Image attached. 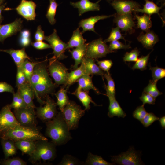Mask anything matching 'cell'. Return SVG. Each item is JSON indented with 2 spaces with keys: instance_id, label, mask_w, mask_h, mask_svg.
<instances>
[{
  "instance_id": "7bdbcfd3",
  "label": "cell",
  "mask_w": 165,
  "mask_h": 165,
  "mask_svg": "<svg viewBox=\"0 0 165 165\" xmlns=\"http://www.w3.org/2000/svg\"><path fill=\"white\" fill-rule=\"evenodd\" d=\"M123 39L126 41L124 38L121 34L120 29L117 27L112 28L109 36L104 41L105 43L113 40H117L119 39Z\"/></svg>"
},
{
  "instance_id": "60d3db41",
  "label": "cell",
  "mask_w": 165,
  "mask_h": 165,
  "mask_svg": "<svg viewBox=\"0 0 165 165\" xmlns=\"http://www.w3.org/2000/svg\"><path fill=\"white\" fill-rule=\"evenodd\" d=\"M150 53L146 56H142L138 59L132 67V69L133 70L135 69H139L141 71L146 70L147 68V66Z\"/></svg>"
},
{
  "instance_id": "ab89813d",
  "label": "cell",
  "mask_w": 165,
  "mask_h": 165,
  "mask_svg": "<svg viewBox=\"0 0 165 165\" xmlns=\"http://www.w3.org/2000/svg\"><path fill=\"white\" fill-rule=\"evenodd\" d=\"M104 77L107 81V86L105 85V88L106 92L115 96V86L113 79L109 72L105 73Z\"/></svg>"
},
{
  "instance_id": "f5cc1de1",
  "label": "cell",
  "mask_w": 165,
  "mask_h": 165,
  "mask_svg": "<svg viewBox=\"0 0 165 165\" xmlns=\"http://www.w3.org/2000/svg\"><path fill=\"white\" fill-rule=\"evenodd\" d=\"M7 92L13 94L15 93L14 89L11 85L5 82H0V93Z\"/></svg>"
},
{
  "instance_id": "bcb514c9",
  "label": "cell",
  "mask_w": 165,
  "mask_h": 165,
  "mask_svg": "<svg viewBox=\"0 0 165 165\" xmlns=\"http://www.w3.org/2000/svg\"><path fill=\"white\" fill-rule=\"evenodd\" d=\"M159 119V118L153 113H147L141 122L145 127H148Z\"/></svg>"
},
{
  "instance_id": "b9f144b4",
  "label": "cell",
  "mask_w": 165,
  "mask_h": 165,
  "mask_svg": "<svg viewBox=\"0 0 165 165\" xmlns=\"http://www.w3.org/2000/svg\"><path fill=\"white\" fill-rule=\"evenodd\" d=\"M150 66V69L152 72V80L157 82L160 79L165 77V69L159 67Z\"/></svg>"
},
{
  "instance_id": "7c38bea8",
  "label": "cell",
  "mask_w": 165,
  "mask_h": 165,
  "mask_svg": "<svg viewBox=\"0 0 165 165\" xmlns=\"http://www.w3.org/2000/svg\"><path fill=\"white\" fill-rule=\"evenodd\" d=\"M9 104L3 107L0 112V132L20 125L11 112Z\"/></svg>"
},
{
  "instance_id": "ac0fdd59",
  "label": "cell",
  "mask_w": 165,
  "mask_h": 165,
  "mask_svg": "<svg viewBox=\"0 0 165 165\" xmlns=\"http://www.w3.org/2000/svg\"><path fill=\"white\" fill-rule=\"evenodd\" d=\"M70 5L78 9L79 16L84 13L90 11H98L100 10L98 3H93L89 0H80L75 2H70Z\"/></svg>"
},
{
  "instance_id": "d590c367",
  "label": "cell",
  "mask_w": 165,
  "mask_h": 165,
  "mask_svg": "<svg viewBox=\"0 0 165 165\" xmlns=\"http://www.w3.org/2000/svg\"><path fill=\"white\" fill-rule=\"evenodd\" d=\"M49 1L50 5L46 16L49 23L53 25L54 24L56 21L55 17L58 4L56 0H49Z\"/></svg>"
},
{
  "instance_id": "6da1fadb",
  "label": "cell",
  "mask_w": 165,
  "mask_h": 165,
  "mask_svg": "<svg viewBox=\"0 0 165 165\" xmlns=\"http://www.w3.org/2000/svg\"><path fill=\"white\" fill-rule=\"evenodd\" d=\"M46 61L39 62L35 65L30 83L38 101L42 105L45 102L41 98L49 94H53L56 87L50 77Z\"/></svg>"
},
{
  "instance_id": "9f6ffc18",
  "label": "cell",
  "mask_w": 165,
  "mask_h": 165,
  "mask_svg": "<svg viewBox=\"0 0 165 165\" xmlns=\"http://www.w3.org/2000/svg\"><path fill=\"white\" fill-rule=\"evenodd\" d=\"M19 43L23 47L28 46L31 44L30 38H27L20 36L19 39Z\"/></svg>"
},
{
  "instance_id": "e0dca14e",
  "label": "cell",
  "mask_w": 165,
  "mask_h": 165,
  "mask_svg": "<svg viewBox=\"0 0 165 165\" xmlns=\"http://www.w3.org/2000/svg\"><path fill=\"white\" fill-rule=\"evenodd\" d=\"M17 91L24 100L28 107L35 108L33 99L35 95V93L30 84L26 82L19 86Z\"/></svg>"
},
{
  "instance_id": "7a4b0ae2",
  "label": "cell",
  "mask_w": 165,
  "mask_h": 165,
  "mask_svg": "<svg viewBox=\"0 0 165 165\" xmlns=\"http://www.w3.org/2000/svg\"><path fill=\"white\" fill-rule=\"evenodd\" d=\"M46 135L56 146L65 144L72 138L61 111L53 119L46 122Z\"/></svg>"
},
{
  "instance_id": "be15d7a7",
  "label": "cell",
  "mask_w": 165,
  "mask_h": 165,
  "mask_svg": "<svg viewBox=\"0 0 165 165\" xmlns=\"http://www.w3.org/2000/svg\"><path fill=\"white\" fill-rule=\"evenodd\" d=\"M101 0H98L97 2V3H98L100 1H101ZM107 1L108 2H110L111 1H112L113 0H107Z\"/></svg>"
},
{
  "instance_id": "11a10c76",
  "label": "cell",
  "mask_w": 165,
  "mask_h": 165,
  "mask_svg": "<svg viewBox=\"0 0 165 165\" xmlns=\"http://www.w3.org/2000/svg\"><path fill=\"white\" fill-rule=\"evenodd\" d=\"M45 36L44 32L42 30L41 26H38L34 35L35 40L36 41H42L44 39Z\"/></svg>"
},
{
  "instance_id": "816d5d0a",
  "label": "cell",
  "mask_w": 165,
  "mask_h": 165,
  "mask_svg": "<svg viewBox=\"0 0 165 165\" xmlns=\"http://www.w3.org/2000/svg\"><path fill=\"white\" fill-rule=\"evenodd\" d=\"M140 99L143 102V105L145 104L154 105L155 104L156 99L148 94L143 91Z\"/></svg>"
},
{
  "instance_id": "2e32d148",
  "label": "cell",
  "mask_w": 165,
  "mask_h": 165,
  "mask_svg": "<svg viewBox=\"0 0 165 165\" xmlns=\"http://www.w3.org/2000/svg\"><path fill=\"white\" fill-rule=\"evenodd\" d=\"M114 22L123 31L132 32L135 26L131 14L114 15Z\"/></svg>"
},
{
  "instance_id": "1f68e13d",
  "label": "cell",
  "mask_w": 165,
  "mask_h": 165,
  "mask_svg": "<svg viewBox=\"0 0 165 165\" xmlns=\"http://www.w3.org/2000/svg\"><path fill=\"white\" fill-rule=\"evenodd\" d=\"M135 17L137 20V27L142 30L147 32L150 31L152 26L150 16L144 14L141 16L135 14Z\"/></svg>"
},
{
  "instance_id": "f907efd6",
  "label": "cell",
  "mask_w": 165,
  "mask_h": 165,
  "mask_svg": "<svg viewBox=\"0 0 165 165\" xmlns=\"http://www.w3.org/2000/svg\"><path fill=\"white\" fill-rule=\"evenodd\" d=\"M97 63L99 67L106 72H109V71L113 65V62L110 60H106L99 61L96 59Z\"/></svg>"
},
{
  "instance_id": "f35d334b",
  "label": "cell",
  "mask_w": 165,
  "mask_h": 165,
  "mask_svg": "<svg viewBox=\"0 0 165 165\" xmlns=\"http://www.w3.org/2000/svg\"><path fill=\"white\" fill-rule=\"evenodd\" d=\"M58 165H85V163L80 161L76 157L69 154L65 155Z\"/></svg>"
},
{
  "instance_id": "30bf717a",
  "label": "cell",
  "mask_w": 165,
  "mask_h": 165,
  "mask_svg": "<svg viewBox=\"0 0 165 165\" xmlns=\"http://www.w3.org/2000/svg\"><path fill=\"white\" fill-rule=\"evenodd\" d=\"M34 108L26 107L14 109V115L20 125L24 127H36V113Z\"/></svg>"
},
{
  "instance_id": "ffe728a7",
  "label": "cell",
  "mask_w": 165,
  "mask_h": 165,
  "mask_svg": "<svg viewBox=\"0 0 165 165\" xmlns=\"http://www.w3.org/2000/svg\"><path fill=\"white\" fill-rule=\"evenodd\" d=\"M106 95L108 98L109 105L108 107V115L110 118L117 116L119 118H124L126 114L123 110L116 101L115 96L106 92Z\"/></svg>"
},
{
  "instance_id": "603a6c76",
  "label": "cell",
  "mask_w": 165,
  "mask_h": 165,
  "mask_svg": "<svg viewBox=\"0 0 165 165\" xmlns=\"http://www.w3.org/2000/svg\"><path fill=\"white\" fill-rule=\"evenodd\" d=\"M82 62L84 64L86 75H99L104 77L105 72L96 64L94 59L84 56Z\"/></svg>"
},
{
  "instance_id": "484cf974",
  "label": "cell",
  "mask_w": 165,
  "mask_h": 165,
  "mask_svg": "<svg viewBox=\"0 0 165 165\" xmlns=\"http://www.w3.org/2000/svg\"><path fill=\"white\" fill-rule=\"evenodd\" d=\"M85 75H86L85 67L83 63L82 62L79 67L68 73L66 83L64 86L68 90L71 85L77 82L80 77Z\"/></svg>"
},
{
  "instance_id": "4316f807",
  "label": "cell",
  "mask_w": 165,
  "mask_h": 165,
  "mask_svg": "<svg viewBox=\"0 0 165 165\" xmlns=\"http://www.w3.org/2000/svg\"><path fill=\"white\" fill-rule=\"evenodd\" d=\"M36 141L27 140H18L15 142L17 149L20 150L23 154L31 155L35 151Z\"/></svg>"
},
{
  "instance_id": "277c9868",
  "label": "cell",
  "mask_w": 165,
  "mask_h": 165,
  "mask_svg": "<svg viewBox=\"0 0 165 165\" xmlns=\"http://www.w3.org/2000/svg\"><path fill=\"white\" fill-rule=\"evenodd\" d=\"M35 148L30 155L29 160L33 164L42 160L51 161L56 156V145L48 140H40L35 141Z\"/></svg>"
},
{
  "instance_id": "5b68a950",
  "label": "cell",
  "mask_w": 165,
  "mask_h": 165,
  "mask_svg": "<svg viewBox=\"0 0 165 165\" xmlns=\"http://www.w3.org/2000/svg\"><path fill=\"white\" fill-rule=\"evenodd\" d=\"M63 118L69 130L77 129L81 118L85 114V110L74 101L69 100L62 111Z\"/></svg>"
},
{
  "instance_id": "f6af8a7d",
  "label": "cell",
  "mask_w": 165,
  "mask_h": 165,
  "mask_svg": "<svg viewBox=\"0 0 165 165\" xmlns=\"http://www.w3.org/2000/svg\"><path fill=\"white\" fill-rule=\"evenodd\" d=\"M3 165H26L27 163L19 157L5 159L0 161Z\"/></svg>"
},
{
  "instance_id": "e575fe53",
  "label": "cell",
  "mask_w": 165,
  "mask_h": 165,
  "mask_svg": "<svg viewBox=\"0 0 165 165\" xmlns=\"http://www.w3.org/2000/svg\"><path fill=\"white\" fill-rule=\"evenodd\" d=\"M26 60L21 66V68L26 76L27 82L30 84L34 68L39 62H32Z\"/></svg>"
},
{
  "instance_id": "4dcf8cb0",
  "label": "cell",
  "mask_w": 165,
  "mask_h": 165,
  "mask_svg": "<svg viewBox=\"0 0 165 165\" xmlns=\"http://www.w3.org/2000/svg\"><path fill=\"white\" fill-rule=\"evenodd\" d=\"M67 90L63 86L57 92L53 94L57 98L56 104L58 106L61 111H62L69 100L67 95Z\"/></svg>"
},
{
  "instance_id": "9a60e30c",
  "label": "cell",
  "mask_w": 165,
  "mask_h": 165,
  "mask_svg": "<svg viewBox=\"0 0 165 165\" xmlns=\"http://www.w3.org/2000/svg\"><path fill=\"white\" fill-rule=\"evenodd\" d=\"M23 22V20L19 18H16L14 21L9 24H0V42L3 43L7 37L21 31Z\"/></svg>"
},
{
  "instance_id": "f1b7e54d",
  "label": "cell",
  "mask_w": 165,
  "mask_h": 165,
  "mask_svg": "<svg viewBox=\"0 0 165 165\" xmlns=\"http://www.w3.org/2000/svg\"><path fill=\"white\" fill-rule=\"evenodd\" d=\"M82 33L80 31L79 28L73 32L72 35L68 42L67 49L79 46L85 43L86 40L84 39Z\"/></svg>"
},
{
  "instance_id": "6125c7cd",
  "label": "cell",
  "mask_w": 165,
  "mask_h": 165,
  "mask_svg": "<svg viewBox=\"0 0 165 165\" xmlns=\"http://www.w3.org/2000/svg\"><path fill=\"white\" fill-rule=\"evenodd\" d=\"M4 0H0V4L2 5L4 2Z\"/></svg>"
},
{
  "instance_id": "d6986e66",
  "label": "cell",
  "mask_w": 165,
  "mask_h": 165,
  "mask_svg": "<svg viewBox=\"0 0 165 165\" xmlns=\"http://www.w3.org/2000/svg\"><path fill=\"white\" fill-rule=\"evenodd\" d=\"M0 51L9 54L13 60L17 67L21 66L26 60H31L26 53L24 47L18 50L13 49L5 50L0 49Z\"/></svg>"
},
{
  "instance_id": "681fc988",
  "label": "cell",
  "mask_w": 165,
  "mask_h": 165,
  "mask_svg": "<svg viewBox=\"0 0 165 165\" xmlns=\"http://www.w3.org/2000/svg\"><path fill=\"white\" fill-rule=\"evenodd\" d=\"M147 113L144 105H142L136 108L133 112V115L134 118L141 122Z\"/></svg>"
},
{
  "instance_id": "5bb4252c",
  "label": "cell",
  "mask_w": 165,
  "mask_h": 165,
  "mask_svg": "<svg viewBox=\"0 0 165 165\" xmlns=\"http://www.w3.org/2000/svg\"><path fill=\"white\" fill-rule=\"evenodd\" d=\"M111 6L116 10L117 14L123 15L136 12L140 7L136 2L130 0H113Z\"/></svg>"
},
{
  "instance_id": "9c48e42d",
  "label": "cell",
  "mask_w": 165,
  "mask_h": 165,
  "mask_svg": "<svg viewBox=\"0 0 165 165\" xmlns=\"http://www.w3.org/2000/svg\"><path fill=\"white\" fill-rule=\"evenodd\" d=\"M44 106L36 108V116L44 122L50 121L54 118L58 112L57 110L56 102L49 95L46 97Z\"/></svg>"
},
{
  "instance_id": "db71d44e",
  "label": "cell",
  "mask_w": 165,
  "mask_h": 165,
  "mask_svg": "<svg viewBox=\"0 0 165 165\" xmlns=\"http://www.w3.org/2000/svg\"><path fill=\"white\" fill-rule=\"evenodd\" d=\"M31 44L34 48L38 50L52 48V46L50 44L46 43L42 41L31 42Z\"/></svg>"
},
{
  "instance_id": "7dc6e473",
  "label": "cell",
  "mask_w": 165,
  "mask_h": 165,
  "mask_svg": "<svg viewBox=\"0 0 165 165\" xmlns=\"http://www.w3.org/2000/svg\"><path fill=\"white\" fill-rule=\"evenodd\" d=\"M27 82L26 76L21 66L17 67L16 86L18 88Z\"/></svg>"
},
{
  "instance_id": "52a82bcc",
  "label": "cell",
  "mask_w": 165,
  "mask_h": 165,
  "mask_svg": "<svg viewBox=\"0 0 165 165\" xmlns=\"http://www.w3.org/2000/svg\"><path fill=\"white\" fill-rule=\"evenodd\" d=\"M111 161L114 164L122 165L144 164L141 158V153L131 147L125 152L111 157Z\"/></svg>"
},
{
  "instance_id": "cb8c5ba5",
  "label": "cell",
  "mask_w": 165,
  "mask_h": 165,
  "mask_svg": "<svg viewBox=\"0 0 165 165\" xmlns=\"http://www.w3.org/2000/svg\"><path fill=\"white\" fill-rule=\"evenodd\" d=\"M87 43L76 47L72 50H69L72 58L75 61V64L72 67L73 70L77 68L82 62L83 57L85 56L87 47Z\"/></svg>"
},
{
  "instance_id": "83f0119b",
  "label": "cell",
  "mask_w": 165,
  "mask_h": 165,
  "mask_svg": "<svg viewBox=\"0 0 165 165\" xmlns=\"http://www.w3.org/2000/svg\"><path fill=\"white\" fill-rule=\"evenodd\" d=\"M88 93L78 88L74 92L72 93L79 100L85 107V110H88L90 109L91 103H93L95 106H100L97 105L93 101Z\"/></svg>"
},
{
  "instance_id": "ba28073f",
  "label": "cell",
  "mask_w": 165,
  "mask_h": 165,
  "mask_svg": "<svg viewBox=\"0 0 165 165\" xmlns=\"http://www.w3.org/2000/svg\"><path fill=\"white\" fill-rule=\"evenodd\" d=\"M114 52L109 49L108 46L101 38L87 43L85 57L97 59L105 57L107 54Z\"/></svg>"
},
{
  "instance_id": "ee69618b",
  "label": "cell",
  "mask_w": 165,
  "mask_h": 165,
  "mask_svg": "<svg viewBox=\"0 0 165 165\" xmlns=\"http://www.w3.org/2000/svg\"><path fill=\"white\" fill-rule=\"evenodd\" d=\"M140 51L137 48L133 50L130 52H126L123 59L124 61L136 62L138 59Z\"/></svg>"
},
{
  "instance_id": "680465c9",
  "label": "cell",
  "mask_w": 165,
  "mask_h": 165,
  "mask_svg": "<svg viewBox=\"0 0 165 165\" xmlns=\"http://www.w3.org/2000/svg\"><path fill=\"white\" fill-rule=\"evenodd\" d=\"M6 5V3L4 4H0V24L3 20V17L2 15V10H5Z\"/></svg>"
},
{
  "instance_id": "7402d4cb",
  "label": "cell",
  "mask_w": 165,
  "mask_h": 165,
  "mask_svg": "<svg viewBox=\"0 0 165 165\" xmlns=\"http://www.w3.org/2000/svg\"><path fill=\"white\" fill-rule=\"evenodd\" d=\"M138 40L147 49H152L159 41L158 36L153 31H149L145 33L141 32L137 38Z\"/></svg>"
},
{
  "instance_id": "3957f363",
  "label": "cell",
  "mask_w": 165,
  "mask_h": 165,
  "mask_svg": "<svg viewBox=\"0 0 165 165\" xmlns=\"http://www.w3.org/2000/svg\"><path fill=\"white\" fill-rule=\"evenodd\" d=\"M1 139H8L14 141L27 140L33 141L48 140L36 127H24L19 125L14 128L5 129L0 132Z\"/></svg>"
},
{
  "instance_id": "d4e9b609",
  "label": "cell",
  "mask_w": 165,
  "mask_h": 165,
  "mask_svg": "<svg viewBox=\"0 0 165 165\" xmlns=\"http://www.w3.org/2000/svg\"><path fill=\"white\" fill-rule=\"evenodd\" d=\"M78 82V88L89 93L90 90H94L98 94H101L99 90L94 85L92 77L90 75H85L80 77L77 81Z\"/></svg>"
},
{
  "instance_id": "f546056e",
  "label": "cell",
  "mask_w": 165,
  "mask_h": 165,
  "mask_svg": "<svg viewBox=\"0 0 165 165\" xmlns=\"http://www.w3.org/2000/svg\"><path fill=\"white\" fill-rule=\"evenodd\" d=\"M1 143L4 154L5 159L8 158L16 153L17 148L15 141L8 139H1Z\"/></svg>"
},
{
  "instance_id": "94428289",
  "label": "cell",
  "mask_w": 165,
  "mask_h": 165,
  "mask_svg": "<svg viewBox=\"0 0 165 165\" xmlns=\"http://www.w3.org/2000/svg\"><path fill=\"white\" fill-rule=\"evenodd\" d=\"M160 2H161L163 3L162 6H161L163 7L165 5V0H157V4H158Z\"/></svg>"
},
{
  "instance_id": "c3c4849f",
  "label": "cell",
  "mask_w": 165,
  "mask_h": 165,
  "mask_svg": "<svg viewBox=\"0 0 165 165\" xmlns=\"http://www.w3.org/2000/svg\"><path fill=\"white\" fill-rule=\"evenodd\" d=\"M108 46L109 49L110 51L120 49H129L131 48L130 45L124 44L119 41L113 40L110 42Z\"/></svg>"
},
{
  "instance_id": "8fae6325",
  "label": "cell",
  "mask_w": 165,
  "mask_h": 165,
  "mask_svg": "<svg viewBox=\"0 0 165 165\" xmlns=\"http://www.w3.org/2000/svg\"><path fill=\"white\" fill-rule=\"evenodd\" d=\"M44 40L47 41L52 46L54 57L57 59L58 60H61L68 57L64 53L67 50V43L64 42L60 39L56 29L53 30V33L51 35L45 36Z\"/></svg>"
},
{
  "instance_id": "d6a6232c",
  "label": "cell",
  "mask_w": 165,
  "mask_h": 165,
  "mask_svg": "<svg viewBox=\"0 0 165 165\" xmlns=\"http://www.w3.org/2000/svg\"><path fill=\"white\" fill-rule=\"evenodd\" d=\"M145 4L144 6L142 9H138L136 11V12H141L144 13L149 16L154 14L159 13L160 9L162 6L159 7L153 2L149 0H145Z\"/></svg>"
},
{
  "instance_id": "8d00e7d4",
  "label": "cell",
  "mask_w": 165,
  "mask_h": 165,
  "mask_svg": "<svg viewBox=\"0 0 165 165\" xmlns=\"http://www.w3.org/2000/svg\"><path fill=\"white\" fill-rule=\"evenodd\" d=\"M13 97L12 102L10 104H9L11 109H17L28 107L18 91L16 93H14L13 94Z\"/></svg>"
},
{
  "instance_id": "74e56055",
  "label": "cell",
  "mask_w": 165,
  "mask_h": 165,
  "mask_svg": "<svg viewBox=\"0 0 165 165\" xmlns=\"http://www.w3.org/2000/svg\"><path fill=\"white\" fill-rule=\"evenodd\" d=\"M157 82L150 80L147 86L144 90V91L148 94L156 99L158 96L162 94L158 89L157 87Z\"/></svg>"
},
{
  "instance_id": "91938a15",
  "label": "cell",
  "mask_w": 165,
  "mask_h": 165,
  "mask_svg": "<svg viewBox=\"0 0 165 165\" xmlns=\"http://www.w3.org/2000/svg\"><path fill=\"white\" fill-rule=\"evenodd\" d=\"M160 122V125L163 129L165 128V116L160 118L158 120Z\"/></svg>"
},
{
  "instance_id": "8992f818",
  "label": "cell",
  "mask_w": 165,
  "mask_h": 165,
  "mask_svg": "<svg viewBox=\"0 0 165 165\" xmlns=\"http://www.w3.org/2000/svg\"><path fill=\"white\" fill-rule=\"evenodd\" d=\"M47 68L49 74L53 79L56 85L66 84L69 73L68 69L54 56L49 60Z\"/></svg>"
},
{
  "instance_id": "6f0895ef",
  "label": "cell",
  "mask_w": 165,
  "mask_h": 165,
  "mask_svg": "<svg viewBox=\"0 0 165 165\" xmlns=\"http://www.w3.org/2000/svg\"><path fill=\"white\" fill-rule=\"evenodd\" d=\"M31 33L29 30H24L20 31V36L27 38H30Z\"/></svg>"
},
{
  "instance_id": "44dd1931",
  "label": "cell",
  "mask_w": 165,
  "mask_h": 165,
  "mask_svg": "<svg viewBox=\"0 0 165 165\" xmlns=\"http://www.w3.org/2000/svg\"><path fill=\"white\" fill-rule=\"evenodd\" d=\"M114 16V15L97 16L82 19L79 24V28H82V30L81 32L82 34L87 31H92L96 33L94 26L97 22L100 20L107 19Z\"/></svg>"
},
{
  "instance_id": "836d02e7",
  "label": "cell",
  "mask_w": 165,
  "mask_h": 165,
  "mask_svg": "<svg viewBox=\"0 0 165 165\" xmlns=\"http://www.w3.org/2000/svg\"><path fill=\"white\" fill-rule=\"evenodd\" d=\"M85 165H113V163H111L104 160L101 156L94 155L89 152L85 161Z\"/></svg>"
},
{
  "instance_id": "4fadbf2b",
  "label": "cell",
  "mask_w": 165,
  "mask_h": 165,
  "mask_svg": "<svg viewBox=\"0 0 165 165\" xmlns=\"http://www.w3.org/2000/svg\"><path fill=\"white\" fill-rule=\"evenodd\" d=\"M36 4L32 1L21 0L20 4L16 8H5L4 10H16L19 14L27 20H33L36 16Z\"/></svg>"
}]
</instances>
